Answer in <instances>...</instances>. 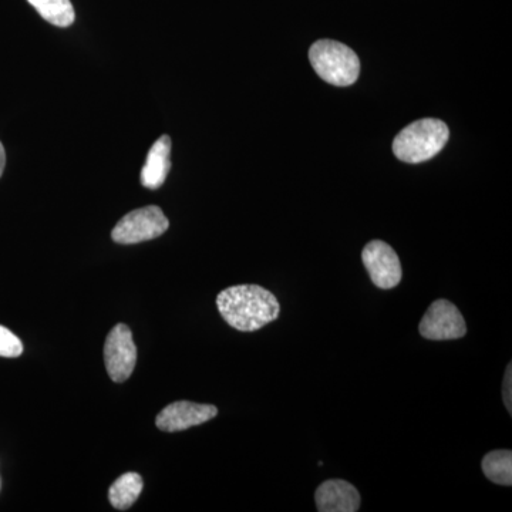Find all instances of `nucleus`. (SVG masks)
I'll return each mask as SVG.
<instances>
[{"label":"nucleus","instance_id":"1","mask_svg":"<svg viewBox=\"0 0 512 512\" xmlns=\"http://www.w3.org/2000/svg\"><path fill=\"white\" fill-rule=\"evenodd\" d=\"M218 311L232 328L255 332L279 318L281 305L274 293L259 285H238L222 291Z\"/></svg>","mask_w":512,"mask_h":512},{"label":"nucleus","instance_id":"2","mask_svg":"<svg viewBox=\"0 0 512 512\" xmlns=\"http://www.w3.org/2000/svg\"><path fill=\"white\" fill-rule=\"evenodd\" d=\"M450 138L447 124L439 119H421L404 127L393 141L394 156L407 164L431 160Z\"/></svg>","mask_w":512,"mask_h":512},{"label":"nucleus","instance_id":"3","mask_svg":"<svg viewBox=\"0 0 512 512\" xmlns=\"http://www.w3.org/2000/svg\"><path fill=\"white\" fill-rule=\"evenodd\" d=\"M309 60L320 79L332 86H352L359 79V57L349 46L336 40L323 39L313 43Z\"/></svg>","mask_w":512,"mask_h":512},{"label":"nucleus","instance_id":"4","mask_svg":"<svg viewBox=\"0 0 512 512\" xmlns=\"http://www.w3.org/2000/svg\"><path fill=\"white\" fill-rule=\"evenodd\" d=\"M170 227L168 218L165 217L163 210L150 205V207L140 208L121 218L111 232V238L117 244L133 245L140 242L151 241L161 237Z\"/></svg>","mask_w":512,"mask_h":512},{"label":"nucleus","instance_id":"5","mask_svg":"<svg viewBox=\"0 0 512 512\" xmlns=\"http://www.w3.org/2000/svg\"><path fill=\"white\" fill-rule=\"evenodd\" d=\"M104 363L111 380L126 382L133 375L137 363V348L133 333L124 323L114 326L104 343Z\"/></svg>","mask_w":512,"mask_h":512},{"label":"nucleus","instance_id":"6","mask_svg":"<svg viewBox=\"0 0 512 512\" xmlns=\"http://www.w3.org/2000/svg\"><path fill=\"white\" fill-rule=\"evenodd\" d=\"M419 332L429 340L461 339L467 333L466 320L454 303L439 299L424 313Z\"/></svg>","mask_w":512,"mask_h":512},{"label":"nucleus","instance_id":"7","mask_svg":"<svg viewBox=\"0 0 512 512\" xmlns=\"http://www.w3.org/2000/svg\"><path fill=\"white\" fill-rule=\"evenodd\" d=\"M362 261L373 284L379 289H393L402 281L399 256L389 244L370 241L362 252Z\"/></svg>","mask_w":512,"mask_h":512},{"label":"nucleus","instance_id":"8","mask_svg":"<svg viewBox=\"0 0 512 512\" xmlns=\"http://www.w3.org/2000/svg\"><path fill=\"white\" fill-rule=\"evenodd\" d=\"M218 409L212 404H198L191 402H175L158 414L156 424L158 429L175 433L200 426L217 417Z\"/></svg>","mask_w":512,"mask_h":512},{"label":"nucleus","instance_id":"9","mask_svg":"<svg viewBox=\"0 0 512 512\" xmlns=\"http://www.w3.org/2000/svg\"><path fill=\"white\" fill-rule=\"evenodd\" d=\"M320 512H356L360 510V494L355 485L345 480H329L315 493Z\"/></svg>","mask_w":512,"mask_h":512},{"label":"nucleus","instance_id":"10","mask_svg":"<svg viewBox=\"0 0 512 512\" xmlns=\"http://www.w3.org/2000/svg\"><path fill=\"white\" fill-rule=\"evenodd\" d=\"M171 138H158L147 154L146 164L141 170V184L150 190H157L167 180L171 170Z\"/></svg>","mask_w":512,"mask_h":512},{"label":"nucleus","instance_id":"11","mask_svg":"<svg viewBox=\"0 0 512 512\" xmlns=\"http://www.w3.org/2000/svg\"><path fill=\"white\" fill-rule=\"evenodd\" d=\"M143 491V478L137 473H126L117 478L109 490V500L116 510H128Z\"/></svg>","mask_w":512,"mask_h":512},{"label":"nucleus","instance_id":"12","mask_svg":"<svg viewBox=\"0 0 512 512\" xmlns=\"http://www.w3.org/2000/svg\"><path fill=\"white\" fill-rule=\"evenodd\" d=\"M46 22L57 28H69L76 20V12L70 0H28Z\"/></svg>","mask_w":512,"mask_h":512},{"label":"nucleus","instance_id":"13","mask_svg":"<svg viewBox=\"0 0 512 512\" xmlns=\"http://www.w3.org/2000/svg\"><path fill=\"white\" fill-rule=\"evenodd\" d=\"M485 477L498 485L512 484V453L510 450H494L481 461Z\"/></svg>","mask_w":512,"mask_h":512},{"label":"nucleus","instance_id":"14","mask_svg":"<svg viewBox=\"0 0 512 512\" xmlns=\"http://www.w3.org/2000/svg\"><path fill=\"white\" fill-rule=\"evenodd\" d=\"M23 353V343L15 333L0 325V356L19 357Z\"/></svg>","mask_w":512,"mask_h":512},{"label":"nucleus","instance_id":"15","mask_svg":"<svg viewBox=\"0 0 512 512\" xmlns=\"http://www.w3.org/2000/svg\"><path fill=\"white\" fill-rule=\"evenodd\" d=\"M503 400L508 413H512V366L511 363L505 370L503 383Z\"/></svg>","mask_w":512,"mask_h":512},{"label":"nucleus","instance_id":"16","mask_svg":"<svg viewBox=\"0 0 512 512\" xmlns=\"http://www.w3.org/2000/svg\"><path fill=\"white\" fill-rule=\"evenodd\" d=\"M6 165V153L3 144L0 143V177H2L3 171H5Z\"/></svg>","mask_w":512,"mask_h":512}]
</instances>
